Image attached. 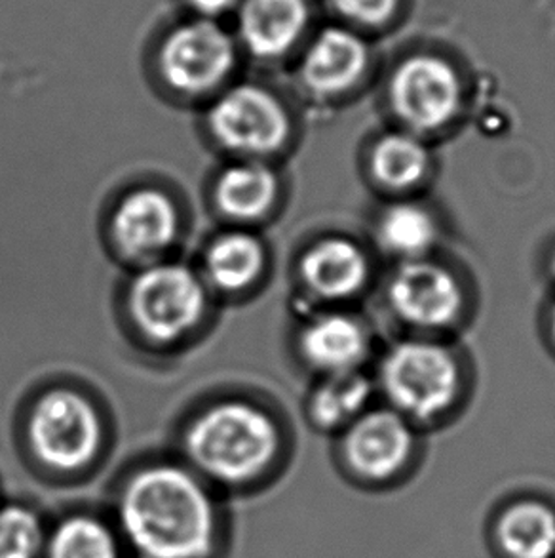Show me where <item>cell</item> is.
Returning <instances> with one entry per match:
<instances>
[{"instance_id":"4316f807","label":"cell","mask_w":555,"mask_h":558,"mask_svg":"<svg viewBox=\"0 0 555 558\" xmlns=\"http://www.w3.org/2000/svg\"><path fill=\"white\" fill-rule=\"evenodd\" d=\"M552 269H554V277H555V259H554V265H552Z\"/></svg>"},{"instance_id":"d6986e66","label":"cell","mask_w":555,"mask_h":558,"mask_svg":"<svg viewBox=\"0 0 555 558\" xmlns=\"http://www.w3.org/2000/svg\"><path fill=\"white\" fill-rule=\"evenodd\" d=\"M263 269V248L256 236L229 233L219 236L206 254V272L226 292H238L256 282Z\"/></svg>"},{"instance_id":"e0dca14e","label":"cell","mask_w":555,"mask_h":558,"mask_svg":"<svg viewBox=\"0 0 555 558\" xmlns=\"http://www.w3.org/2000/svg\"><path fill=\"white\" fill-rule=\"evenodd\" d=\"M42 558H122V539L111 522L73 513L48 530Z\"/></svg>"},{"instance_id":"6da1fadb","label":"cell","mask_w":555,"mask_h":558,"mask_svg":"<svg viewBox=\"0 0 555 558\" xmlns=\"http://www.w3.org/2000/svg\"><path fill=\"white\" fill-rule=\"evenodd\" d=\"M114 529L137 558H211L221 544V511L202 476L152 463L116 494Z\"/></svg>"},{"instance_id":"52a82bcc","label":"cell","mask_w":555,"mask_h":558,"mask_svg":"<svg viewBox=\"0 0 555 558\" xmlns=\"http://www.w3.org/2000/svg\"><path fill=\"white\" fill-rule=\"evenodd\" d=\"M236 65L231 35L213 20H195L173 29L162 46L160 68L168 84L183 94L218 88Z\"/></svg>"},{"instance_id":"3957f363","label":"cell","mask_w":555,"mask_h":558,"mask_svg":"<svg viewBox=\"0 0 555 558\" xmlns=\"http://www.w3.org/2000/svg\"><path fill=\"white\" fill-rule=\"evenodd\" d=\"M101 442L103 427L98 412L78 392L50 391L30 412V452L58 475H75L88 468Z\"/></svg>"},{"instance_id":"603a6c76","label":"cell","mask_w":555,"mask_h":558,"mask_svg":"<svg viewBox=\"0 0 555 558\" xmlns=\"http://www.w3.org/2000/svg\"><path fill=\"white\" fill-rule=\"evenodd\" d=\"M46 529L42 517L29 506H0V558H42Z\"/></svg>"},{"instance_id":"ac0fdd59","label":"cell","mask_w":555,"mask_h":558,"mask_svg":"<svg viewBox=\"0 0 555 558\" xmlns=\"http://www.w3.org/2000/svg\"><path fill=\"white\" fill-rule=\"evenodd\" d=\"M276 178L259 162L236 165L219 178L215 198L229 218L257 219L271 210L276 198Z\"/></svg>"},{"instance_id":"7c38bea8","label":"cell","mask_w":555,"mask_h":558,"mask_svg":"<svg viewBox=\"0 0 555 558\" xmlns=\"http://www.w3.org/2000/svg\"><path fill=\"white\" fill-rule=\"evenodd\" d=\"M307 22V0H244L242 43L256 58L276 60L297 45Z\"/></svg>"},{"instance_id":"484cf974","label":"cell","mask_w":555,"mask_h":558,"mask_svg":"<svg viewBox=\"0 0 555 558\" xmlns=\"http://www.w3.org/2000/svg\"><path fill=\"white\" fill-rule=\"evenodd\" d=\"M552 332H554V338H555V305H554V311H552Z\"/></svg>"},{"instance_id":"d4e9b609","label":"cell","mask_w":555,"mask_h":558,"mask_svg":"<svg viewBox=\"0 0 555 558\" xmlns=\"http://www.w3.org/2000/svg\"><path fill=\"white\" fill-rule=\"evenodd\" d=\"M240 0H188V4L195 8L196 14L202 15L203 20L221 17L226 12L236 8Z\"/></svg>"},{"instance_id":"9a60e30c","label":"cell","mask_w":555,"mask_h":558,"mask_svg":"<svg viewBox=\"0 0 555 558\" xmlns=\"http://www.w3.org/2000/svg\"><path fill=\"white\" fill-rule=\"evenodd\" d=\"M300 348L316 368L341 374L356 371L368 356L369 338L360 320L348 315H328L305 328Z\"/></svg>"},{"instance_id":"9c48e42d","label":"cell","mask_w":555,"mask_h":558,"mask_svg":"<svg viewBox=\"0 0 555 558\" xmlns=\"http://www.w3.org/2000/svg\"><path fill=\"white\" fill-rule=\"evenodd\" d=\"M388 300L399 318L422 328L449 325L462 307L455 277L427 259H411L394 272Z\"/></svg>"},{"instance_id":"30bf717a","label":"cell","mask_w":555,"mask_h":558,"mask_svg":"<svg viewBox=\"0 0 555 558\" xmlns=\"http://www.w3.org/2000/svg\"><path fill=\"white\" fill-rule=\"evenodd\" d=\"M414 450V433L404 415L375 410L361 415L345 438V456L356 475L384 481L406 465Z\"/></svg>"},{"instance_id":"cb8c5ba5","label":"cell","mask_w":555,"mask_h":558,"mask_svg":"<svg viewBox=\"0 0 555 558\" xmlns=\"http://www.w3.org/2000/svg\"><path fill=\"white\" fill-rule=\"evenodd\" d=\"M398 0H333L343 14L361 23H381L394 12Z\"/></svg>"},{"instance_id":"7a4b0ae2","label":"cell","mask_w":555,"mask_h":558,"mask_svg":"<svg viewBox=\"0 0 555 558\" xmlns=\"http://www.w3.org/2000/svg\"><path fill=\"white\" fill-rule=\"evenodd\" d=\"M280 437L263 410L246 402H221L198 415L185 435V452L211 483L244 488L276 460Z\"/></svg>"},{"instance_id":"8992f818","label":"cell","mask_w":555,"mask_h":558,"mask_svg":"<svg viewBox=\"0 0 555 558\" xmlns=\"http://www.w3.org/2000/svg\"><path fill=\"white\" fill-rule=\"evenodd\" d=\"M210 130L229 151L242 157H264L284 147L289 119L271 92L242 84L225 92L211 107Z\"/></svg>"},{"instance_id":"2e32d148","label":"cell","mask_w":555,"mask_h":558,"mask_svg":"<svg viewBox=\"0 0 555 558\" xmlns=\"http://www.w3.org/2000/svg\"><path fill=\"white\" fill-rule=\"evenodd\" d=\"M496 536L510 558H554L555 511L539 501H519L504 511Z\"/></svg>"},{"instance_id":"5bb4252c","label":"cell","mask_w":555,"mask_h":558,"mask_svg":"<svg viewBox=\"0 0 555 558\" xmlns=\"http://www.w3.org/2000/svg\"><path fill=\"white\" fill-rule=\"evenodd\" d=\"M300 272L314 294L325 300H345L358 294L368 282V257L354 242L330 239L308 250Z\"/></svg>"},{"instance_id":"8fae6325","label":"cell","mask_w":555,"mask_h":558,"mask_svg":"<svg viewBox=\"0 0 555 558\" xmlns=\"http://www.w3.org/2000/svg\"><path fill=\"white\" fill-rule=\"evenodd\" d=\"M180 216L172 201L155 189H139L114 214V239L130 257L157 256L177 236Z\"/></svg>"},{"instance_id":"277c9868","label":"cell","mask_w":555,"mask_h":558,"mask_svg":"<svg viewBox=\"0 0 555 558\" xmlns=\"http://www.w3.org/2000/svg\"><path fill=\"white\" fill-rule=\"evenodd\" d=\"M383 389L399 412L428 420L445 412L458 392V366L447 349L404 341L384 356Z\"/></svg>"},{"instance_id":"ba28073f","label":"cell","mask_w":555,"mask_h":558,"mask_svg":"<svg viewBox=\"0 0 555 558\" xmlns=\"http://www.w3.org/2000/svg\"><path fill=\"white\" fill-rule=\"evenodd\" d=\"M394 111L415 130H437L449 124L460 107L458 76L447 61L417 56L399 65L392 78Z\"/></svg>"},{"instance_id":"4fadbf2b","label":"cell","mask_w":555,"mask_h":558,"mask_svg":"<svg viewBox=\"0 0 555 558\" xmlns=\"http://www.w3.org/2000/svg\"><path fill=\"white\" fill-rule=\"evenodd\" d=\"M368 65V50L360 38L345 29H325L308 48L303 81L316 94H341L358 83Z\"/></svg>"},{"instance_id":"ffe728a7","label":"cell","mask_w":555,"mask_h":558,"mask_svg":"<svg viewBox=\"0 0 555 558\" xmlns=\"http://www.w3.org/2000/svg\"><path fill=\"white\" fill-rule=\"evenodd\" d=\"M435 221L417 204H394L379 221V241L384 250L406 262L422 259L435 241Z\"/></svg>"},{"instance_id":"5b68a950","label":"cell","mask_w":555,"mask_h":558,"mask_svg":"<svg viewBox=\"0 0 555 558\" xmlns=\"http://www.w3.org/2000/svg\"><path fill=\"white\" fill-rule=\"evenodd\" d=\"M206 307V292L195 272L177 264L143 271L130 290V310L143 333L158 341L177 340L195 328Z\"/></svg>"},{"instance_id":"7402d4cb","label":"cell","mask_w":555,"mask_h":558,"mask_svg":"<svg viewBox=\"0 0 555 558\" xmlns=\"http://www.w3.org/2000/svg\"><path fill=\"white\" fill-rule=\"evenodd\" d=\"M371 397V381L358 372L331 374L330 379L316 391L310 410L322 427H337L360 414Z\"/></svg>"},{"instance_id":"44dd1931","label":"cell","mask_w":555,"mask_h":558,"mask_svg":"<svg viewBox=\"0 0 555 558\" xmlns=\"http://www.w3.org/2000/svg\"><path fill=\"white\" fill-rule=\"evenodd\" d=\"M428 167V149L411 134L384 136L375 145L371 157V168L377 180L391 189L415 187L424 180Z\"/></svg>"}]
</instances>
